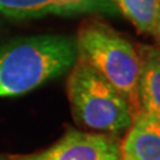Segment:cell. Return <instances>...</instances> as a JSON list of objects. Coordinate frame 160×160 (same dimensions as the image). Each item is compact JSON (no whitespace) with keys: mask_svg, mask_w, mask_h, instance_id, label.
<instances>
[{"mask_svg":"<svg viewBox=\"0 0 160 160\" xmlns=\"http://www.w3.org/2000/svg\"><path fill=\"white\" fill-rule=\"evenodd\" d=\"M78 59L75 39L36 35L0 47V98L20 96L71 69Z\"/></svg>","mask_w":160,"mask_h":160,"instance_id":"1","label":"cell"},{"mask_svg":"<svg viewBox=\"0 0 160 160\" xmlns=\"http://www.w3.org/2000/svg\"><path fill=\"white\" fill-rule=\"evenodd\" d=\"M75 43L78 58L116 88L127 99L133 118L136 116L142 73L139 49L109 24L95 18L80 24Z\"/></svg>","mask_w":160,"mask_h":160,"instance_id":"2","label":"cell"},{"mask_svg":"<svg viewBox=\"0 0 160 160\" xmlns=\"http://www.w3.org/2000/svg\"><path fill=\"white\" fill-rule=\"evenodd\" d=\"M67 95L75 122L84 128L116 136L132 126L127 99L80 58L69 69Z\"/></svg>","mask_w":160,"mask_h":160,"instance_id":"3","label":"cell"},{"mask_svg":"<svg viewBox=\"0 0 160 160\" xmlns=\"http://www.w3.org/2000/svg\"><path fill=\"white\" fill-rule=\"evenodd\" d=\"M9 160H123L122 142L107 133L68 128L55 144L44 151L9 155Z\"/></svg>","mask_w":160,"mask_h":160,"instance_id":"4","label":"cell"},{"mask_svg":"<svg viewBox=\"0 0 160 160\" xmlns=\"http://www.w3.org/2000/svg\"><path fill=\"white\" fill-rule=\"evenodd\" d=\"M95 12L115 13L118 11L109 0H0V13L13 19Z\"/></svg>","mask_w":160,"mask_h":160,"instance_id":"5","label":"cell"},{"mask_svg":"<svg viewBox=\"0 0 160 160\" xmlns=\"http://www.w3.org/2000/svg\"><path fill=\"white\" fill-rule=\"evenodd\" d=\"M123 160H160V123L139 112L122 142Z\"/></svg>","mask_w":160,"mask_h":160,"instance_id":"6","label":"cell"},{"mask_svg":"<svg viewBox=\"0 0 160 160\" xmlns=\"http://www.w3.org/2000/svg\"><path fill=\"white\" fill-rule=\"evenodd\" d=\"M142 73L139 82V112L160 123V48L139 46Z\"/></svg>","mask_w":160,"mask_h":160,"instance_id":"7","label":"cell"},{"mask_svg":"<svg viewBox=\"0 0 160 160\" xmlns=\"http://www.w3.org/2000/svg\"><path fill=\"white\" fill-rule=\"evenodd\" d=\"M140 33L155 35L160 22V0H109Z\"/></svg>","mask_w":160,"mask_h":160,"instance_id":"8","label":"cell"},{"mask_svg":"<svg viewBox=\"0 0 160 160\" xmlns=\"http://www.w3.org/2000/svg\"><path fill=\"white\" fill-rule=\"evenodd\" d=\"M155 38H156V40H158V43H159V46H160V22H159V24H158V28H156V31H155V35H153ZM160 48V47H159Z\"/></svg>","mask_w":160,"mask_h":160,"instance_id":"9","label":"cell"}]
</instances>
